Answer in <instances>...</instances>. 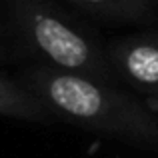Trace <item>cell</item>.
<instances>
[{"instance_id":"6da1fadb","label":"cell","mask_w":158,"mask_h":158,"mask_svg":"<svg viewBox=\"0 0 158 158\" xmlns=\"http://www.w3.org/2000/svg\"><path fill=\"white\" fill-rule=\"evenodd\" d=\"M26 80L30 92L50 108L52 114L74 126L142 146H158V120L136 98L112 88L108 82L52 66L30 70Z\"/></svg>"},{"instance_id":"3957f363","label":"cell","mask_w":158,"mask_h":158,"mask_svg":"<svg viewBox=\"0 0 158 158\" xmlns=\"http://www.w3.org/2000/svg\"><path fill=\"white\" fill-rule=\"evenodd\" d=\"M110 62L138 88L158 92V36L136 34L110 48Z\"/></svg>"},{"instance_id":"5b68a950","label":"cell","mask_w":158,"mask_h":158,"mask_svg":"<svg viewBox=\"0 0 158 158\" xmlns=\"http://www.w3.org/2000/svg\"><path fill=\"white\" fill-rule=\"evenodd\" d=\"M98 18L142 22L152 14V0H66Z\"/></svg>"},{"instance_id":"7a4b0ae2","label":"cell","mask_w":158,"mask_h":158,"mask_svg":"<svg viewBox=\"0 0 158 158\" xmlns=\"http://www.w3.org/2000/svg\"><path fill=\"white\" fill-rule=\"evenodd\" d=\"M18 30L48 66L106 82L110 64L92 38L50 0H8Z\"/></svg>"},{"instance_id":"277c9868","label":"cell","mask_w":158,"mask_h":158,"mask_svg":"<svg viewBox=\"0 0 158 158\" xmlns=\"http://www.w3.org/2000/svg\"><path fill=\"white\" fill-rule=\"evenodd\" d=\"M0 116H12V118L32 120V122H48L52 112L34 92L20 88L12 80L0 76Z\"/></svg>"}]
</instances>
